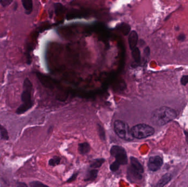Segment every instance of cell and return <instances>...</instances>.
<instances>
[{
	"label": "cell",
	"mask_w": 188,
	"mask_h": 187,
	"mask_svg": "<svg viewBox=\"0 0 188 187\" xmlns=\"http://www.w3.org/2000/svg\"><path fill=\"white\" fill-rule=\"evenodd\" d=\"M33 85L31 81L28 78H26L23 82V92L21 94V101L23 104L16 110L17 114L21 115L32 109L34 105V101L32 99Z\"/></svg>",
	"instance_id": "6da1fadb"
},
{
	"label": "cell",
	"mask_w": 188,
	"mask_h": 187,
	"mask_svg": "<svg viewBox=\"0 0 188 187\" xmlns=\"http://www.w3.org/2000/svg\"><path fill=\"white\" fill-rule=\"evenodd\" d=\"M175 110L170 108L163 107L155 110L151 115V120L152 123L157 126H164L176 118Z\"/></svg>",
	"instance_id": "7a4b0ae2"
},
{
	"label": "cell",
	"mask_w": 188,
	"mask_h": 187,
	"mask_svg": "<svg viewBox=\"0 0 188 187\" xmlns=\"http://www.w3.org/2000/svg\"><path fill=\"white\" fill-rule=\"evenodd\" d=\"M132 136L134 138L143 139L151 136L155 133L154 128L145 123H139L131 128Z\"/></svg>",
	"instance_id": "3957f363"
},
{
	"label": "cell",
	"mask_w": 188,
	"mask_h": 187,
	"mask_svg": "<svg viewBox=\"0 0 188 187\" xmlns=\"http://www.w3.org/2000/svg\"><path fill=\"white\" fill-rule=\"evenodd\" d=\"M114 129L117 135L121 139L128 141L134 139L131 129L126 122L119 120H116L114 123Z\"/></svg>",
	"instance_id": "277c9868"
},
{
	"label": "cell",
	"mask_w": 188,
	"mask_h": 187,
	"mask_svg": "<svg viewBox=\"0 0 188 187\" xmlns=\"http://www.w3.org/2000/svg\"><path fill=\"white\" fill-rule=\"evenodd\" d=\"M111 154L116 159L121 165H126L128 163V157L126 150L121 146L113 145L111 147L110 150Z\"/></svg>",
	"instance_id": "5b68a950"
},
{
	"label": "cell",
	"mask_w": 188,
	"mask_h": 187,
	"mask_svg": "<svg viewBox=\"0 0 188 187\" xmlns=\"http://www.w3.org/2000/svg\"><path fill=\"white\" fill-rule=\"evenodd\" d=\"M163 160L160 156H151L148 161V166L149 169L151 171H157L161 167Z\"/></svg>",
	"instance_id": "8992f818"
},
{
	"label": "cell",
	"mask_w": 188,
	"mask_h": 187,
	"mask_svg": "<svg viewBox=\"0 0 188 187\" xmlns=\"http://www.w3.org/2000/svg\"><path fill=\"white\" fill-rule=\"evenodd\" d=\"M128 177L129 178V180L130 181H139L142 178V174H140L137 171L134 170V169L129 166L128 168Z\"/></svg>",
	"instance_id": "52a82bcc"
},
{
	"label": "cell",
	"mask_w": 188,
	"mask_h": 187,
	"mask_svg": "<svg viewBox=\"0 0 188 187\" xmlns=\"http://www.w3.org/2000/svg\"><path fill=\"white\" fill-rule=\"evenodd\" d=\"M137 41H138V35L137 32L135 30L131 31L129 33V37H128L129 47L131 50L135 47H137Z\"/></svg>",
	"instance_id": "ba28073f"
},
{
	"label": "cell",
	"mask_w": 188,
	"mask_h": 187,
	"mask_svg": "<svg viewBox=\"0 0 188 187\" xmlns=\"http://www.w3.org/2000/svg\"><path fill=\"white\" fill-rule=\"evenodd\" d=\"M130 160V167L133 168L135 171H137L140 174H142L144 172V168L139 161L134 156H131Z\"/></svg>",
	"instance_id": "9c48e42d"
},
{
	"label": "cell",
	"mask_w": 188,
	"mask_h": 187,
	"mask_svg": "<svg viewBox=\"0 0 188 187\" xmlns=\"http://www.w3.org/2000/svg\"><path fill=\"white\" fill-rule=\"evenodd\" d=\"M90 145L86 142L80 143L78 145V152L81 155H84L90 152Z\"/></svg>",
	"instance_id": "30bf717a"
},
{
	"label": "cell",
	"mask_w": 188,
	"mask_h": 187,
	"mask_svg": "<svg viewBox=\"0 0 188 187\" xmlns=\"http://www.w3.org/2000/svg\"><path fill=\"white\" fill-rule=\"evenodd\" d=\"M22 5L25 10V13L29 14L32 11V0H22Z\"/></svg>",
	"instance_id": "8fae6325"
},
{
	"label": "cell",
	"mask_w": 188,
	"mask_h": 187,
	"mask_svg": "<svg viewBox=\"0 0 188 187\" xmlns=\"http://www.w3.org/2000/svg\"><path fill=\"white\" fill-rule=\"evenodd\" d=\"M98 170L93 168L92 170L88 171L85 177V181H92L96 178L98 175Z\"/></svg>",
	"instance_id": "7c38bea8"
},
{
	"label": "cell",
	"mask_w": 188,
	"mask_h": 187,
	"mask_svg": "<svg viewBox=\"0 0 188 187\" xmlns=\"http://www.w3.org/2000/svg\"><path fill=\"white\" fill-rule=\"evenodd\" d=\"M132 55L133 59L137 64L140 63L141 61V54L140 50L137 47L132 50Z\"/></svg>",
	"instance_id": "4fadbf2b"
},
{
	"label": "cell",
	"mask_w": 188,
	"mask_h": 187,
	"mask_svg": "<svg viewBox=\"0 0 188 187\" xmlns=\"http://www.w3.org/2000/svg\"><path fill=\"white\" fill-rule=\"evenodd\" d=\"M171 179V176L169 174H166L164 176L162 177L161 179L159 181V182L157 183L156 185L157 187H162L164 186V185H166L168 183V182H169V181Z\"/></svg>",
	"instance_id": "5bb4252c"
},
{
	"label": "cell",
	"mask_w": 188,
	"mask_h": 187,
	"mask_svg": "<svg viewBox=\"0 0 188 187\" xmlns=\"http://www.w3.org/2000/svg\"><path fill=\"white\" fill-rule=\"evenodd\" d=\"M119 29L124 36H127L129 35V33L130 32L131 28L128 24L125 23H122L120 25Z\"/></svg>",
	"instance_id": "9a60e30c"
},
{
	"label": "cell",
	"mask_w": 188,
	"mask_h": 187,
	"mask_svg": "<svg viewBox=\"0 0 188 187\" xmlns=\"http://www.w3.org/2000/svg\"><path fill=\"white\" fill-rule=\"evenodd\" d=\"M105 163V159H97L92 161V163L90 164V167L92 168H99L102 166L103 163Z\"/></svg>",
	"instance_id": "2e32d148"
},
{
	"label": "cell",
	"mask_w": 188,
	"mask_h": 187,
	"mask_svg": "<svg viewBox=\"0 0 188 187\" xmlns=\"http://www.w3.org/2000/svg\"><path fill=\"white\" fill-rule=\"evenodd\" d=\"M0 136H1V139H3V140L8 141L9 139L8 131L1 124H0Z\"/></svg>",
	"instance_id": "e0dca14e"
},
{
	"label": "cell",
	"mask_w": 188,
	"mask_h": 187,
	"mask_svg": "<svg viewBox=\"0 0 188 187\" xmlns=\"http://www.w3.org/2000/svg\"><path fill=\"white\" fill-rule=\"evenodd\" d=\"M61 161V158L59 156H55L53 158H51V159L48 161V165L50 166H55L59 165Z\"/></svg>",
	"instance_id": "ac0fdd59"
},
{
	"label": "cell",
	"mask_w": 188,
	"mask_h": 187,
	"mask_svg": "<svg viewBox=\"0 0 188 187\" xmlns=\"http://www.w3.org/2000/svg\"><path fill=\"white\" fill-rule=\"evenodd\" d=\"M97 128H98L99 135L100 138L103 140V141H105V139H106V135H105L104 129L102 127V126L100 125V124L97 125Z\"/></svg>",
	"instance_id": "d6986e66"
},
{
	"label": "cell",
	"mask_w": 188,
	"mask_h": 187,
	"mask_svg": "<svg viewBox=\"0 0 188 187\" xmlns=\"http://www.w3.org/2000/svg\"><path fill=\"white\" fill-rule=\"evenodd\" d=\"M30 187H48L47 185H44L42 182L39 181H32L29 183Z\"/></svg>",
	"instance_id": "ffe728a7"
},
{
	"label": "cell",
	"mask_w": 188,
	"mask_h": 187,
	"mask_svg": "<svg viewBox=\"0 0 188 187\" xmlns=\"http://www.w3.org/2000/svg\"><path fill=\"white\" fill-rule=\"evenodd\" d=\"M120 165H121V164L119 163L118 161L116 160L111 165L110 170L112 172H116L119 169Z\"/></svg>",
	"instance_id": "44dd1931"
},
{
	"label": "cell",
	"mask_w": 188,
	"mask_h": 187,
	"mask_svg": "<svg viewBox=\"0 0 188 187\" xmlns=\"http://www.w3.org/2000/svg\"><path fill=\"white\" fill-rule=\"evenodd\" d=\"M13 0H0V4L4 7H6L13 2Z\"/></svg>",
	"instance_id": "7402d4cb"
},
{
	"label": "cell",
	"mask_w": 188,
	"mask_h": 187,
	"mask_svg": "<svg viewBox=\"0 0 188 187\" xmlns=\"http://www.w3.org/2000/svg\"><path fill=\"white\" fill-rule=\"evenodd\" d=\"M180 82L183 85H186L188 83V75L183 76L180 80Z\"/></svg>",
	"instance_id": "603a6c76"
},
{
	"label": "cell",
	"mask_w": 188,
	"mask_h": 187,
	"mask_svg": "<svg viewBox=\"0 0 188 187\" xmlns=\"http://www.w3.org/2000/svg\"><path fill=\"white\" fill-rule=\"evenodd\" d=\"M78 176V174H73L72 175V176L70 177V178H69V179L68 180V182H71L74 181L76 178H77V177Z\"/></svg>",
	"instance_id": "cb8c5ba5"
},
{
	"label": "cell",
	"mask_w": 188,
	"mask_h": 187,
	"mask_svg": "<svg viewBox=\"0 0 188 187\" xmlns=\"http://www.w3.org/2000/svg\"><path fill=\"white\" fill-rule=\"evenodd\" d=\"M178 39V40L180 41H183L185 40V39H186V36L184 34H181L179 35Z\"/></svg>",
	"instance_id": "d4e9b609"
},
{
	"label": "cell",
	"mask_w": 188,
	"mask_h": 187,
	"mask_svg": "<svg viewBox=\"0 0 188 187\" xmlns=\"http://www.w3.org/2000/svg\"><path fill=\"white\" fill-rule=\"evenodd\" d=\"M150 48L149 47H146L144 50V54L146 56H149L150 55Z\"/></svg>",
	"instance_id": "484cf974"
},
{
	"label": "cell",
	"mask_w": 188,
	"mask_h": 187,
	"mask_svg": "<svg viewBox=\"0 0 188 187\" xmlns=\"http://www.w3.org/2000/svg\"><path fill=\"white\" fill-rule=\"evenodd\" d=\"M18 186H19V187H23V186H24V187H27L28 185H27L25 183H21V182H19V183H18Z\"/></svg>",
	"instance_id": "4316f807"
},
{
	"label": "cell",
	"mask_w": 188,
	"mask_h": 187,
	"mask_svg": "<svg viewBox=\"0 0 188 187\" xmlns=\"http://www.w3.org/2000/svg\"><path fill=\"white\" fill-rule=\"evenodd\" d=\"M185 134H186V141H187L188 143V133H187V132H185Z\"/></svg>",
	"instance_id": "83f0119b"
},
{
	"label": "cell",
	"mask_w": 188,
	"mask_h": 187,
	"mask_svg": "<svg viewBox=\"0 0 188 187\" xmlns=\"http://www.w3.org/2000/svg\"><path fill=\"white\" fill-rule=\"evenodd\" d=\"M0 18H1V15H0Z\"/></svg>",
	"instance_id": "f1b7e54d"
}]
</instances>
